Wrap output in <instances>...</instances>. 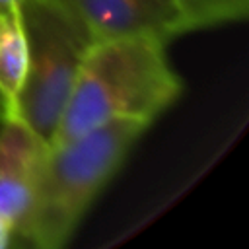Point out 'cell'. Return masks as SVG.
Listing matches in <instances>:
<instances>
[{"mask_svg": "<svg viewBox=\"0 0 249 249\" xmlns=\"http://www.w3.org/2000/svg\"><path fill=\"white\" fill-rule=\"evenodd\" d=\"M193 27H212L247 16V0H185Z\"/></svg>", "mask_w": 249, "mask_h": 249, "instance_id": "obj_7", "label": "cell"}, {"mask_svg": "<svg viewBox=\"0 0 249 249\" xmlns=\"http://www.w3.org/2000/svg\"><path fill=\"white\" fill-rule=\"evenodd\" d=\"M4 119H8V107H6V101H4V97H2V93H0V123H2Z\"/></svg>", "mask_w": 249, "mask_h": 249, "instance_id": "obj_10", "label": "cell"}, {"mask_svg": "<svg viewBox=\"0 0 249 249\" xmlns=\"http://www.w3.org/2000/svg\"><path fill=\"white\" fill-rule=\"evenodd\" d=\"M0 124V216L21 237L35 206L49 142L21 119H4Z\"/></svg>", "mask_w": 249, "mask_h": 249, "instance_id": "obj_5", "label": "cell"}, {"mask_svg": "<svg viewBox=\"0 0 249 249\" xmlns=\"http://www.w3.org/2000/svg\"><path fill=\"white\" fill-rule=\"evenodd\" d=\"M19 12L27 41V74L16 119L51 142L80 64L95 41L56 0H19Z\"/></svg>", "mask_w": 249, "mask_h": 249, "instance_id": "obj_3", "label": "cell"}, {"mask_svg": "<svg viewBox=\"0 0 249 249\" xmlns=\"http://www.w3.org/2000/svg\"><path fill=\"white\" fill-rule=\"evenodd\" d=\"M72 12L93 41L150 35L169 41L193 31L185 0H56Z\"/></svg>", "mask_w": 249, "mask_h": 249, "instance_id": "obj_4", "label": "cell"}, {"mask_svg": "<svg viewBox=\"0 0 249 249\" xmlns=\"http://www.w3.org/2000/svg\"><path fill=\"white\" fill-rule=\"evenodd\" d=\"M150 124L140 117H115L66 144L49 146L35 206L21 239L37 249L66 245Z\"/></svg>", "mask_w": 249, "mask_h": 249, "instance_id": "obj_2", "label": "cell"}, {"mask_svg": "<svg viewBox=\"0 0 249 249\" xmlns=\"http://www.w3.org/2000/svg\"><path fill=\"white\" fill-rule=\"evenodd\" d=\"M183 91L165 41L130 35L95 41L86 53L49 146L66 144L115 117L154 121Z\"/></svg>", "mask_w": 249, "mask_h": 249, "instance_id": "obj_1", "label": "cell"}, {"mask_svg": "<svg viewBox=\"0 0 249 249\" xmlns=\"http://www.w3.org/2000/svg\"><path fill=\"white\" fill-rule=\"evenodd\" d=\"M18 4H19V0H0V10H12Z\"/></svg>", "mask_w": 249, "mask_h": 249, "instance_id": "obj_9", "label": "cell"}, {"mask_svg": "<svg viewBox=\"0 0 249 249\" xmlns=\"http://www.w3.org/2000/svg\"><path fill=\"white\" fill-rule=\"evenodd\" d=\"M25 74L27 41L18 4L12 10H0V93L8 107V119H16Z\"/></svg>", "mask_w": 249, "mask_h": 249, "instance_id": "obj_6", "label": "cell"}, {"mask_svg": "<svg viewBox=\"0 0 249 249\" xmlns=\"http://www.w3.org/2000/svg\"><path fill=\"white\" fill-rule=\"evenodd\" d=\"M14 235H16L14 233V226L4 216H0V249H6L12 243Z\"/></svg>", "mask_w": 249, "mask_h": 249, "instance_id": "obj_8", "label": "cell"}]
</instances>
